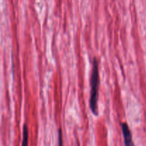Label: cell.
Instances as JSON below:
<instances>
[{
    "mask_svg": "<svg viewBox=\"0 0 146 146\" xmlns=\"http://www.w3.org/2000/svg\"><path fill=\"white\" fill-rule=\"evenodd\" d=\"M28 139H29V130L27 128V125H24L23 127V141L22 145L26 146L28 145Z\"/></svg>",
    "mask_w": 146,
    "mask_h": 146,
    "instance_id": "obj_3",
    "label": "cell"
},
{
    "mask_svg": "<svg viewBox=\"0 0 146 146\" xmlns=\"http://www.w3.org/2000/svg\"><path fill=\"white\" fill-rule=\"evenodd\" d=\"M62 133H61V130H58V145H61L63 144L62 143Z\"/></svg>",
    "mask_w": 146,
    "mask_h": 146,
    "instance_id": "obj_4",
    "label": "cell"
},
{
    "mask_svg": "<svg viewBox=\"0 0 146 146\" xmlns=\"http://www.w3.org/2000/svg\"><path fill=\"white\" fill-rule=\"evenodd\" d=\"M92 71L91 76V97H90V108L93 113L98 115V88H99V66L98 61L94 58L92 64Z\"/></svg>",
    "mask_w": 146,
    "mask_h": 146,
    "instance_id": "obj_1",
    "label": "cell"
},
{
    "mask_svg": "<svg viewBox=\"0 0 146 146\" xmlns=\"http://www.w3.org/2000/svg\"><path fill=\"white\" fill-rule=\"evenodd\" d=\"M121 128H122V132L123 135L124 141H125V145H133V143L132 140V135H131V131H130L128 124H127L126 123H121Z\"/></svg>",
    "mask_w": 146,
    "mask_h": 146,
    "instance_id": "obj_2",
    "label": "cell"
}]
</instances>
